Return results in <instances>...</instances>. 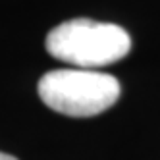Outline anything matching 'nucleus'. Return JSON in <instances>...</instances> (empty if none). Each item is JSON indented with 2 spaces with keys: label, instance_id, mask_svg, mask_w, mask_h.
<instances>
[{
  "label": "nucleus",
  "instance_id": "nucleus-1",
  "mask_svg": "<svg viewBox=\"0 0 160 160\" xmlns=\"http://www.w3.org/2000/svg\"><path fill=\"white\" fill-rule=\"evenodd\" d=\"M47 50L79 70L118 62L131 48V39L120 25L77 18L56 25L47 35Z\"/></svg>",
  "mask_w": 160,
  "mask_h": 160
},
{
  "label": "nucleus",
  "instance_id": "nucleus-2",
  "mask_svg": "<svg viewBox=\"0 0 160 160\" xmlns=\"http://www.w3.org/2000/svg\"><path fill=\"white\" fill-rule=\"evenodd\" d=\"M120 81L95 70H54L41 77L39 97L48 108L73 118L108 110L120 98Z\"/></svg>",
  "mask_w": 160,
  "mask_h": 160
},
{
  "label": "nucleus",
  "instance_id": "nucleus-3",
  "mask_svg": "<svg viewBox=\"0 0 160 160\" xmlns=\"http://www.w3.org/2000/svg\"><path fill=\"white\" fill-rule=\"evenodd\" d=\"M0 160H18V158L10 156V154H6V152H0Z\"/></svg>",
  "mask_w": 160,
  "mask_h": 160
}]
</instances>
